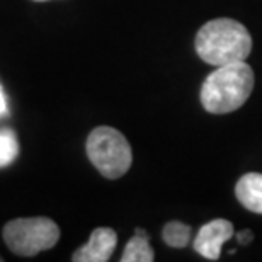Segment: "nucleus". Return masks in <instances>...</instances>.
Returning <instances> with one entry per match:
<instances>
[{
  "instance_id": "nucleus-1",
  "label": "nucleus",
  "mask_w": 262,
  "mask_h": 262,
  "mask_svg": "<svg viewBox=\"0 0 262 262\" xmlns=\"http://www.w3.org/2000/svg\"><path fill=\"white\" fill-rule=\"evenodd\" d=\"M252 50V38L244 24L233 19H214L199 29L196 51L208 65L223 67L245 61Z\"/></svg>"
},
{
  "instance_id": "nucleus-12",
  "label": "nucleus",
  "mask_w": 262,
  "mask_h": 262,
  "mask_svg": "<svg viewBox=\"0 0 262 262\" xmlns=\"http://www.w3.org/2000/svg\"><path fill=\"white\" fill-rule=\"evenodd\" d=\"M4 114H7V101H5L2 85H0V116H4Z\"/></svg>"
},
{
  "instance_id": "nucleus-14",
  "label": "nucleus",
  "mask_w": 262,
  "mask_h": 262,
  "mask_svg": "<svg viewBox=\"0 0 262 262\" xmlns=\"http://www.w3.org/2000/svg\"><path fill=\"white\" fill-rule=\"evenodd\" d=\"M0 262H2V257H0Z\"/></svg>"
},
{
  "instance_id": "nucleus-5",
  "label": "nucleus",
  "mask_w": 262,
  "mask_h": 262,
  "mask_svg": "<svg viewBox=\"0 0 262 262\" xmlns=\"http://www.w3.org/2000/svg\"><path fill=\"white\" fill-rule=\"evenodd\" d=\"M235 235L233 225L228 220H213L203 225L194 238V250L204 259L218 260L222 247Z\"/></svg>"
},
{
  "instance_id": "nucleus-2",
  "label": "nucleus",
  "mask_w": 262,
  "mask_h": 262,
  "mask_svg": "<svg viewBox=\"0 0 262 262\" xmlns=\"http://www.w3.org/2000/svg\"><path fill=\"white\" fill-rule=\"evenodd\" d=\"M254 72L245 61L218 67L209 73L201 87V104L211 114L237 111L250 97Z\"/></svg>"
},
{
  "instance_id": "nucleus-8",
  "label": "nucleus",
  "mask_w": 262,
  "mask_h": 262,
  "mask_svg": "<svg viewBox=\"0 0 262 262\" xmlns=\"http://www.w3.org/2000/svg\"><path fill=\"white\" fill-rule=\"evenodd\" d=\"M155 259L154 249L150 247L148 233L143 228H136L135 235L124 247L121 262H151Z\"/></svg>"
},
{
  "instance_id": "nucleus-4",
  "label": "nucleus",
  "mask_w": 262,
  "mask_h": 262,
  "mask_svg": "<svg viewBox=\"0 0 262 262\" xmlns=\"http://www.w3.org/2000/svg\"><path fill=\"white\" fill-rule=\"evenodd\" d=\"M60 238V228L53 220L45 216L17 218L4 227V240L14 254L23 257L53 249Z\"/></svg>"
},
{
  "instance_id": "nucleus-10",
  "label": "nucleus",
  "mask_w": 262,
  "mask_h": 262,
  "mask_svg": "<svg viewBox=\"0 0 262 262\" xmlns=\"http://www.w3.org/2000/svg\"><path fill=\"white\" fill-rule=\"evenodd\" d=\"M19 154V143L15 133L10 129H0V167H7Z\"/></svg>"
},
{
  "instance_id": "nucleus-3",
  "label": "nucleus",
  "mask_w": 262,
  "mask_h": 262,
  "mask_svg": "<svg viewBox=\"0 0 262 262\" xmlns=\"http://www.w3.org/2000/svg\"><path fill=\"white\" fill-rule=\"evenodd\" d=\"M87 155L92 165L107 179H118L129 170L133 154L123 133L109 126L92 129L87 138Z\"/></svg>"
},
{
  "instance_id": "nucleus-6",
  "label": "nucleus",
  "mask_w": 262,
  "mask_h": 262,
  "mask_svg": "<svg viewBox=\"0 0 262 262\" xmlns=\"http://www.w3.org/2000/svg\"><path fill=\"white\" fill-rule=\"evenodd\" d=\"M118 235L113 228H96L91 233L89 242L75 250L72 255L73 262H106L111 259V255L116 249Z\"/></svg>"
},
{
  "instance_id": "nucleus-11",
  "label": "nucleus",
  "mask_w": 262,
  "mask_h": 262,
  "mask_svg": "<svg viewBox=\"0 0 262 262\" xmlns=\"http://www.w3.org/2000/svg\"><path fill=\"white\" fill-rule=\"evenodd\" d=\"M252 238H254V235H252V232H250V230H242V232L237 233V240L242 245L250 244V242H252Z\"/></svg>"
},
{
  "instance_id": "nucleus-13",
  "label": "nucleus",
  "mask_w": 262,
  "mask_h": 262,
  "mask_svg": "<svg viewBox=\"0 0 262 262\" xmlns=\"http://www.w3.org/2000/svg\"><path fill=\"white\" fill-rule=\"evenodd\" d=\"M36 2H46V0H36Z\"/></svg>"
},
{
  "instance_id": "nucleus-7",
  "label": "nucleus",
  "mask_w": 262,
  "mask_h": 262,
  "mask_svg": "<svg viewBox=\"0 0 262 262\" xmlns=\"http://www.w3.org/2000/svg\"><path fill=\"white\" fill-rule=\"evenodd\" d=\"M235 194L249 211L262 214V174L250 172L240 177L235 187Z\"/></svg>"
},
{
  "instance_id": "nucleus-9",
  "label": "nucleus",
  "mask_w": 262,
  "mask_h": 262,
  "mask_svg": "<svg viewBox=\"0 0 262 262\" xmlns=\"http://www.w3.org/2000/svg\"><path fill=\"white\" fill-rule=\"evenodd\" d=\"M191 237H192L191 227L181 222H169L164 227V232H162L164 242L176 249L186 247V245L191 242Z\"/></svg>"
}]
</instances>
